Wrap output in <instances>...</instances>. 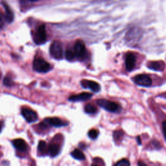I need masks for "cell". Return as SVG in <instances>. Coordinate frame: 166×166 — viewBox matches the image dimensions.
Wrapping results in <instances>:
<instances>
[{
  "mask_svg": "<svg viewBox=\"0 0 166 166\" xmlns=\"http://www.w3.org/2000/svg\"><path fill=\"white\" fill-rule=\"evenodd\" d=\"M98 135H99V131L95 129H92L89 131L88 133V136L92 140L96 139L97 137H98Z\"/></svg>",
  "mask_w": 166,
  "mask_h": 166,
  "instance_id": "21",
  "label": "cell"
},
{
  "mask_svg": "<svg viewBox=\"0 0 166 166\" xmlns=\"http://www.w3.org/2000/svg\"><path fill=\"white\" fill-rule=\"evenodd\" d=\"M123 136V133L121 130H117L114 133V138L116 141H121Z\"/></svg>",
  "mask_w": 166,
  "mask_h": 166,
  "instance_id": "20",
  "label": "cell"
},
{
  "mask_svg": "<svg viewBox=\"0 0 166 166\" xmlns=\"http://www.w3.org/2000/svg\"><path fill=\"white\" fill-rule=\"evenodd\" d=\"M162 130H163V133L164 135V137L166 140V121H164L162 123Z\"/></svg>",
  "mask_w": 166,
  "mask_h": 166,
  "instance_id": "25",
  "label": "cell"
},
{
  "mask_svg": "<svg viewBox=\"0 0 166 166\" xmlns=\"http://www.w3.org/2000/svg\"><path fill=\"white\" fill-rule=\"evenodd\" d=\"M47 40V35L45 25H42L38 27L37 31L34 36V41L37 45L44 43Z\"/></svg>",
  "mask_w": 166,
  "mask_h": 166,
  "instance_id": "5",
  "label": "cell"
},
{
  "mask_svg": "<svg viewBox=\"0 0 166 166\" xmlns=\"http://www.w3.org/2000/svg\"><path fill=\"white\" fill-rule=\"evenodd\" d=\"M81 85L85 88H89L94 92H98L101 90V86L98 83L88 80H82L81 81Z\"/></svg>",
  "mask_w": 166,
  "mask_h": 166,
  "instance_id": "8",
  "label": "cell"
},
{
  "mask_svg": "<svg viewBox=\"0 0 166 166\" xmlns=\"http://www.w3.org/2000/svg\"><path fill=\"white\" fill-rule=\"evenodd\" d=\"M74 51L76 55V58L79 61H85L88 57V52L85 43L82 41H78L75 43Z\"/></svg>",
  "mask_w": 166,
  "mask_h": 166,
  "instance_id": "2",
  "label": "cell"
},
{
  "mask_svg": "<svg viewBox=\"0 0 166 166\" xmlns=\"http://www.w3.org/2000/svg\"><path fill=\"white\" fill-rule=\"evenodd\" d=\"M44 121L46 125H50L55 127H61V126L67 125L65 121L58 118H48L45 119Z\"/></svg>",
  "mask_w": 166,
  "mask_h": 166,
  "instance_id": "9",
  "label": "cell"
},
{
  "mask_svg": "<svg viewBox=\"0 0 166 166\" xmlns=\"http://www.w3.org/2000/svg\"><path fill=\"white\" fill-rule=\"evenodd\" d=\"M134 81L136 84L145 87L150 86L152 84V81L149 76L145 74L138 75L134 77Z\"/></svg>",
  "mask_w": 166,
  "mask_h": 166,
  "instance_id": "6",
  "label": "cell"
},
{
  "mask_svg": "<svg viewBox=\"0 0 166 166\" xmlns=\"http://www.w3.org/2000/svg\"><path fill=\"white\" fill-rule=\"evenodd\" d=\"M22 114L28 123H33L38 119L36 112L31 109H23L22 110Z\"/></svg>",
  "mask_w": 166,
  "mask_h": 166,
  "instance_id": "7",
  "label": "cell"
},
{
  "mask_svg": "<svg viewBox=\"0 0 166 166\" xmlns=\"http://www.w3.org/2000/svg\"><path fill=\"white\" fill-rule=\"evenodd\" d=\"M92 97V94L90 93L83 92L80 94L74 95L69 97V101H85L90 99Z\"/></svg>",
  "mask_w": 166,
  "mask_h": 166,
  "instance_id": "11",
  "label": "cell"
},
{
  "mask_svg": "<svg viewBox=\"0 0 166 166\" xmlns=\"http://www.w3.org/2000/svg\"><path fill=\"white\" fill-rule=\"evenodd\" d=\"M97 104L106 110L111 112H117L121 109L120 105L117 104L116 102H112L106 99H99L97 101Z\"/></svg>",
  "mask_w": 166,
  "mask_h": 166,
  "instance_id": "4",
  "label": "cell"
},
{
  "mask_svg": "<svg viewBox=\"0 0 166 166\" xmlns=\"http://www.w3.org/2000/svg\"><path fill=\"white\" fill-rule=\"evenodd\" d=\"M85 112H86L87 114H95L97 110V108L92 105H90V104H88L87 105L85 108Z\"/></svg>",
  "mask_w": 166,
  "mask_h": 166,
  "instance_id": "18",
  "label": "cell"
},
{
  "mask_svg": "<svg viewBox=\"0 0 166 166\" xmlns=\"http://www.w3.org/2000/svg\"><path fill=\"white\" fill-rule=\"evenodd\" d=\"M51 55L57 60L62 59L63 57V48L62 43L59 41H54L50 47Z\"/></svg>",
  "mask_w": 166,
  "mask_h": 166,
  "instance_id": "3",
  "label": "cell"
},
{
  "mask_svg": "<svg viewBox=\"0 0 166 166\" xmlns=\"http://www.w3.org/2000/svg\"><path fill=\"white\" fill-rule=\"evenodd\" d=\"M5 21H6L5 16L2 13H0V29H2L4 27Z\"/></svg>",
  "mask_w": 166,
  "mask_h": 166,
  "instance_id": "24",
  "label": "cell"
},
{
  "mask_svg": "<svg viewBox=\"0 0 166 166\" xmlns=\"http://www.w3.org/2000/svg\"><path fill=\"white\" fill-rule=\"evenodd\" d=\"M136 63V58L134 55L132 53H129L126 55V59H125V65H126V69L127 71H132L133 70Z\"/></svg>",
  "mask_w": 166,
  "mask_h": 166,
  "instance_id": "10",
  "label": "cell"
},
{
  "mask_svg": "<svg viewBox=\"0 0 166 166\" xmlns=\"http://www.w3.org/2000/svg\"><path fill=\"white\" fill-rule=\"evenodd\" d=\"M147 66L151 70H156V71H161L164 70V64L163 62H160V61L149 62L148 63Z\"/></svg>",
  "mask_w": 166,
  "mask_h": 166,
  "instance_id": "14",
  "label": "cell"
},
{
  "mask_svg": "<svg viewBox=\"0 0 166 166\" xmlns=\"http://www.w3.org/2000/svg\"><path fill=\"white\" fill-rule=\"evenodd\" d=\"M116 165L119 166H128L130 165V162L126 159H123L119 161L118 163H116Z\"/></svg>",
  "mask_w": 166,
  "mask_h": 166,
  "instance_id": "23",
  "label": "cell"
},
{
  "mask_svg": "<svg viewBox=\"0 0 166 166\" xmlns=\"http://www.w3.org/2000/svg\"><path fill=\"white\" fill-rule=\"evenodd\" d=\"M48 153L51 157H55L60 153V147L57 144H51L49 146Z\"/></svg>",
  "mask_w": 166,
  "mask_h": 166,
  "instance_id": "15",
  "label": "cell"
},
{
  "mask_svg": "<svg viewBox=\"0 0 166 166\" xmlns=\"http://www.w3.org/2000/svg\"><path fill=\"white\" fill-rule=\"evenodd\" d=\"M38 150L40 151V153H46V149H47V144L45 141H40L38 144Z\"/></svg>",
  "mask_w": 166,
  "mask_h": 166,
  "instance_id": "19",
  "label": "cell"
},
{
  "mask_svg": "<svg viewBox=\"0 0 166 166\" xmlns=\"http://www.w3.org/2000/svg\"><path fill=\"white\" fill-rule=\"evenodd\" d=\"M31 1H33V2H35V1H36V0H31Z\"/></svg>",
  "mask_w": 166,
  "mask_h": 166,
  "instance_id": "28",
  "label": "cell"
},
{
  "mask_svg": "<svg viewBox=\"0 0 166 166\" xmlns=\"http://www.w3.org/2000/svg\"><path fill=\"white\" fill-rule=\"evenodd\" d=\"M66 58L67 61H73L76 58V55L74 50H67L66 51Z\"/></svg>",
  "mask_w": 166,
  "mask_h": 166,
  "instance_id": "17",
  "label": "cell"
},
{
  "mask_svg": "<svg viewBox=\"0 0 166 166\" xmlns=\"http://www.w3.org/2000/svg\"><path fill=\"white\" fill-rule=\"evenodd\" d=\"M2 4L4 7L5 10V16L6 22H7L8 23H11L14 19V14L12 11H11V9H10V7H9L7 4H6L5 3L3 2Z\"/></svg>",
  "mask_w": 166,
  "mask_h": 166,
  "instance_id": "13",
  "label": "cell"
},
{
  "mask_svg": "<svg viewBox=\"0 0 166 166\" xmlns=\"http://www.w3.org/2000/svg\"><path fill=\"white\" fill-rule=\"evenodd\" d=\"M71 155L72 156L73 158L79 160H84L85 159V156L84 153L81 150L78 149H76L74 150V151H72L71 153Z\"/></svg>",
  "mask_w": 166,
  "mask_h": 166,
  "instance_id": "16",
  "label": "cell"
},
{
  "mask_svg": "<svg viewBox=\"0 0 166 166\" xmlns=\"http://www.w3.org/2000/svg\"><path fill=\"white\" fill-rule=\"evenodd\" d=\"M33 68L39 73H47L51 69V65L42 58H36L33 62Z\"/></svg>",
  "mask_w": 166,
  "mask_h": 166,
  "instance_id": "1",
  "label": "cell"
},
{
  "mask_svg": "<svg viewBox=\"0 0 166 166\" xmlns=\"http://www.w3.org/2000/svg\"><path fill=\"white\" fill-rule=\"evenodd\" d=\"M138 143L140 144H141V140H140L139 138H138Z\"/></svg>",
  "mask_w": 166,
  "mask_h": 166,
  "instance_id": "27",
  "label": "cell"
},
{
  "mask_svg": "<svg viewBox=\"0 0 166 166\" xmlns=\"http://www.w3.org/2000/svg\"><path fill=\"white\" fill-rule=\"evenodd\" d=\"M3 83H4V85L7 86H11L13 84V81L11 77H9V76H6L4 78Z\"/></svg>",
  "mask_w": 166,
  "mask_h": 166,
  "instance_id": "22",
  "label": "cell"
},
{
  "mask_svg": "<svg viewBox=\"0 0 166 166\" xmlns=\"http://www.w3.org/2000/svg\"><path fill=\"white\" fill-rule=\"evenodd\" d=\"M12 144L14 145V147L16 149H18L19 151H22V152L26 151L28 149L27 143L26 142L25 140H23L22 139L14 140L12 141Z\"/></svg>",
  "mask_w": 166,
  "mask_h": 166,
  "instance_id": "12",
  "label": "cell"
},
{
  "mask_svg": "<svg viewBox=\"0 0 166 166\" xmlns=\"http://www.w3.org/2000/svg\"><path fill=\"white\" fill-rule=\"evenodd\" d=\"M3 122H0V133H1L2 130V128H3Z\"/></svg>",
  "mask_w": 166,
  "mask_h": 166,
  "instance_id": "26",
  "label": "cell"
}]
</instances>
